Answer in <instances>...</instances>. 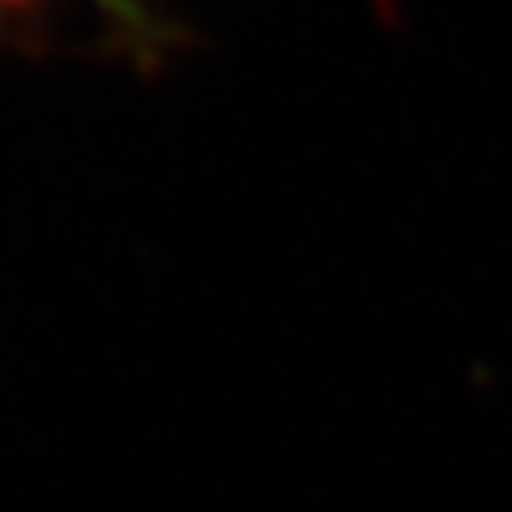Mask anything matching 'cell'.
<instances>
[{
  "mask_svg": "<svg viewBox=\"0 0 512 512\" xmlns=\"http://www.w3.org/2000/svg\"><path fill=\"white\" fill-rule=\"evenodd\" d=\"M56 0H0V30L13 26V22H30L39 9H52ZM86 5L94 13H103L107 22H116L120 26V35H128L137 47H146L154 43V26H150V13L141 0H86Z\"/></svg>",
  "mask_w": 512,
  "mask_h": 512,
  "instance_id": "6da1fadb",
  "label": "cell"
}]
</instances>
